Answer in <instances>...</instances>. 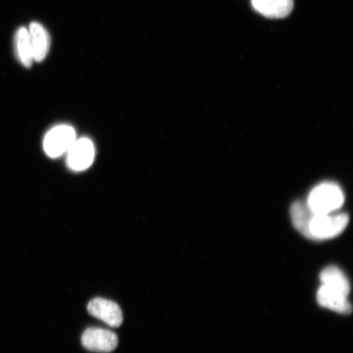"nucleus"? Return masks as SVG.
I'll return each instance as SVG.
<instances>
[{"mask_svg": "<svg viewBox=\"0 0 353 353\" xmlns=\"http://www.w3.org/2000/svg\"><path fill=\"white\" fill-rule=\"evenodd\" d=\"M350 218L345 214H314L309 223V239H332L341 234L347 226Z\"/></svg>", "mask_w": 353, "mask_h": 353, "instance_id": "2", "label": "nucleus"}, {"mask_svg": "<svg viewBox=\"0 0 353 353\" xmlns=\"http://www.w3.org/2000/svg\"><path fill=\"white\" fill-rule=\"evenodd\" d=\"M306 203L314 214H332L343 205L344 194L339 185L324 183L312 190Z\"/></svg>", "mask_w": 353, "mask_h": 353, "instance_id": "1", "label": "nucleus"}, {"mask_svg": "<svg viewBox=\"0 0 353 353\" xmlns=\"http://www.w3.org/2000/svg\"><path fill=\"white\" fill-rule=\"evenodd\" d=\"M68 164L74 171L87 170L94 161L95 150L92 141L81 139L74 141L68 150Z\"/></svg>", "mask_w": 353, "mask_h": 353, "instance_id": "6", "label": "nucleus"}, {"mask_svg": "<svg viewBox=\"0 0 353 353\" xmlns=\"http://www.w3.org/2000/svg\"><path fill=\"white\" fill-rule=\"evenodd\" d=\"M29 33L32 41L34 60L41 63L48 54L50 48V38L46 28L38 22L30 25Z\"/></svg>", "mask_w": 353, "mask_h": 353, "instance_id": "9", "label": "nucleus"}, {"mask_svg": "<svg viewBox=\"0 0 353 353\" xmlns=\"http://www.w3.org/2000/svg\"><path fill=\"white\" fill-rule=\"evenodd\" d=\"M290 216L294 228L309 239V223H310L313 213L308 208L307 203L294 202L291 206Z\"/></svg>", "mask_w": 353, "mask_h": 353, "instance_id": "12", "label": "nucleus"}, {"mask_svg": "<svg viewBox=\"0 0 353 353\" xmlns=\"http://www.w3.org/2000/svg\"><path fill=\"white\" fill-rule=\"evenodd\" d=\"M254 10L268 19H281L294 10V0H252Z\"/></svg>", "mask_w": 353, "mask_h": 353, "instance_id": "8", "label": "nucleus"}, {"mask_svg": "<svg viewBox=\"0 0 353 353\" xmlns=\"http://www.w3.org/2000/svg\"><path fill=\"white\" fill-rule=\"evenodd\" d=\"M322 285L341 291L344 294H350V284L344 273L336 267H328L321 273Z\"/></svg>", "mask_w": 353, "mask_h": 353, "instance_id": "11", "label": "nucleus"}, {"mask_svg": "<svg viewBox=\"0 0 353 353\" xmlns=\"http://www.w3.org/2000/svg\"><path fill=\"white\" fill-rule=\"evenodd\" d=\"M76 140V132L72 126H57L48 132L44 138L43 149L48 157H59L68 152Z\"/></svg>", "mask_w": 353, "mask_h": 353, "instance_id": "3", "label": "nucleus"}, {"mask_svg": "<svg viewBox=\"0 0 353 353\" xmlns=\"http://www.w3.org/2000/svg\"><path fill=\"white\" fill-rule=\"evenodd\" d=\"M317 302L321 306L330 309V310L343 313V314H350L352 306L348 302L347 295L343 294L341 291L330 288V287L322 285L316 294Z\"/></svg>", "mask_w": 353, "mask_h": 353, "instance_id": "7", "label": "nucleus"}, {"mask_svg": "<svg viewBox=\"0 0 353 353\" xmlns=\"http://www.w3.org/2000/svg\"><path fill=\"white\" fill-rule=\"evenodd\" d=\"M88 312L110 327H120L123 322V313L118 304L110 300L97 298L88 304Z\"/></svg>", "mask_w": 353, "mask_h": 353, "instance_id": "5", "label": "nucleus"}, {"mask_svg": "<svg viewBox=\"0 0 353 353\" xmlns=\"http://www.w3.org/2000/svg\"><path fill=\"white\" fill-rule=\"evenodd\" d=\"M16 54L21 64L26 68H30L33 64L34 55L30 41L29 30L26 28H20L15 34Z\"/></svg>", "mask_w": 353, "mask_h": 353, "instance_id": "10", "label": "nucleus"}, {"mask_svg": "<svg viewBox=\"0 0 353 353\" xmlns=\"http://www.w3.org/2000/svg\"><path fill=\"white\" fill-rule=\"evenodd\" d=\"M81 342L85 350L97 352H112L119 343L116 334L101 328L87 329L82 335Z\"/></svg>", "mask_w": 353, "mask_h": 353, "instance_id": "4", "label": "nucleus"}]
</instances>
